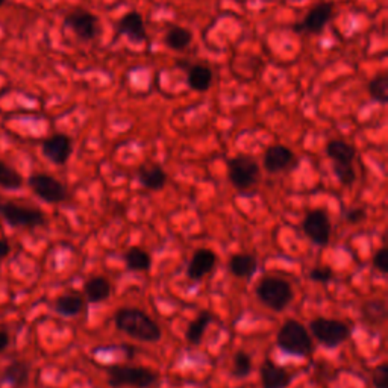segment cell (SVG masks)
<instances>
[{"label":"cell","instance_id":"cell-2","mask_svg":"<svg viewBox=\"0 0 388 388\" xmlns=\"http://www.w3.org/2000/svg\"><path fill=\"white\" fill-rule=\"evenodd\" d=\"M276 344L285 354L305 358L314 352V342L308 330L300 322L287 320L276 334Z\"/></svg>","mask_w":388,"mask_h":388},{"label":"cell","instance_id":"cell-31","mask_svg":"<svg viewBox=\"0 0 388 388\" xmlns=\"http://www.w3.org/2000/svg\"><path fill=\"white\" fill-rule=\"evenodd\" d=\"M332 167H334V173H335L337 179L340 180V184H343L346 187L354 184L355 179H357V173H355L354 164H349V165L332 164Z\"/></svg>","mask_w":388,"mask_h":388},{"label":"cell","instance_id":"cell-14","mask_svg":"<svg viewBox=\"0 0 388 388\" xmlns=\"http://www.w3.org/2000/svg\"><path fill=\"white\" fill-rule=\"evenodd\" d=\"M261 387L262 388H288L291 384V376L284 367L277 366L272 359H264L260 367Z\"/></svg>","mask_w":388,"mask_h":388},{"label":"cell","instance_id":"cell-22","mask_svg":"<svg viewBox=\"0 0 388 388\" xmlns=\"http://www.w3.org/2000/svg\"><path fill=\"white\" fill-rule=\"evenodd\" d=\"M213 78H214L213 70L208 66L196 64V66H191L188 68L187 83L193 91L205 93V91L210 90L211 83H213Z\"/></svg>","mask_w":388,"mask_h":388},{"label":"cell","instance_id":"cell-33","mask_svg":"<svg viewBox=\"0 0 388 388\" xmlns=\"http://www.w3.org/2000/svg\"><path fill=\"white\" fill-rule=\"evenodd\" d=\"M372 384L374 388H388V366L385 362L376 366L372 372Z\"/></svg>","mask_w":388,"mask_h":388},{"label":"cell","instance_id":"cell-3","mask_svg":"<svg viewBox=\"0 0 388 388\" xmlns=\"http://www.w3.org/2000/svg\"><path fill=\"white\" fill-rule=\"evenodd\" d=\"M255 295L264 307L282 312L293 300L295 291L288 281L277 276H265L255 288Z\"/></svg>","mask_w":388,"mask_h":388},{"label":"cell","instance_id":"cell-26","mask_svg":"<svg viewBox=\"0 0 388 388\" xmlns=\"http://www.w3.org/2000/svg\"><path fill=\"white\" fill-rule=\"evenodd\" d=\"M362 319L372 325H381L387 319L385 302L381 299L366 300L362 305Z\"/></svg>","mask_w":388,"mask_h":388},{"label":"cell","instance_id":"cell-4","mask_svg":"<svg viewBox=\"0 0 388 388\" xmlns=\"http://www.w3.org/2000/svg\"><path fill=\"white\" fill-rule=\"evenodd\" d=\"M108 385L113 388L131 387V388H150L160 381V374L141 366H106Z\"/></svg>","mask_w":388,"mask_h":388},{"label":"cell","instance_id":"cell-38","mask_svg":"<svg viewBox=\"0 0 388 388\" xmlns=\"http://www.w3.org/2000/svg\"><path fill=\"white\" fill-rule=\"evenodd\" d=\"M5 2H6V0H0V6H4Z\"/></svg>","mask_w":388,"mask_h":388},{"label":"cell","instance_id":"cell-25","mask_svg":"<svg viewBox=\"0 0 388 388\" xmlns=\"http://www.w3.org/2000/svg\"><path fill=\"white\" fill-rule=\"evenodd\" d=\"M125 264L132 272H149L152 265V257L148 250L141 247H129L125 253Z\"/></svg>","mask_w":388,"mask_h":388},{"label":"cell","instance_id":"cell-30","mask_svg":"<svg viewBox=\"0 0 388 388\" xmlns=\"http://www.w3.org/2000/svg\"><path fill=\"white\" fill-rule=\"evenodd\" d=\"M23 185V178L20 173H17L14 168L5 164L4 161H0V187L4 190L9 191H16L20 190Z\"/></svg>","mask_w":388,"mask_h":388},{"label":"cell","instance_id":"cell-24","mask_svg":"<svg viewBox=\"0 0 388 388\" xmlns=\"http://www.w3.org/2000/svg\"><path fill=\"white\" fill-rule=\"evenodd\" d=\"M211 322H214V315L210 312V311H202L196 319H194L188 327H187V332H185V337L188 340V343L198 346L200 344V342L203 340V335H205V331L206 327H208L211 325Z\"/></svg>","mask_w":388,"mask_h":388},{"label":"cell","instance_id":"cell-11","mask_svg":"<svg viewBox=\"0 0 388 388\" xmlns=\"http://www.w3.org/2000/svg\"><path fill=\"white\" fill-rule=\"evenodd\" d=\"M332 4H319L310 9L307 17L293 24V31L297 34H320L326 24L332 19Z\"/></svg>","mask_w":388,"mask_h":388},{"label":"cell","instance_id":"cell-27","mask_svg":"<svg viewBox=\"0 0 388 388\" xmlns=\"http://www.w3.org/2000/svg\"><path fill=\"white\" fill-rule=\"evenodd\" d=\"M191 41H193L191 31L180 26H175L170 29L165 34V39H164L165 46L172 48V51H178V52L185 51V48L191 44Z\"/></svg>","mask_w":388,"mask_h":388},{"label":"cell","instance_id":"cell-35","mask_svg":"<svg viewBox=\"0 0 388 388\" xmlns=\"http://www.w3.org/2000/svg\"><path fill=\"white\" fill-rule=\"evenodd\" d=\"M364 218H366V210L364 208H352L346 213V220L350 225H358L364 220Z\"/></svg>","mask_w":388,"mask_h":388},{"label":"cell","instance_id":"cell-1","mask_svg":"<svg viewBox=\"0 0 388 388\" xmlns=\"http://www.w3.org/2000/svg\"><path fill=\"white\" fill-rule=\"evenodd\" d=\"M114 323L121 334L141 343H158L163 338L161 326L138 308H120L114 315Z\"/></svg>","mask_w":388,"mask_h":388},{"label":"cell","instance_id":"cell-6","mask_svg":"<svg viewBox=\"0 0 388 388\" xmlns=\"http://www.w3.org/2000/svg\"><path fill=\"white\" fill-rule=\"evenodd\" d=\"M310 334L320 344L330 349H335L337 346L343 344L350 337V326L342 320L317 317L310 323Z\"/></svg>","mask_w":388,"mask_h":388},{"label":"cell","instance_id":"cell-10","mask_svg":"<svg viewBox=\"0 0 388 388\" xmlns=\"http://www.w3.org/2000/svg\"><path fill=\"white\" fill-rule=\"evenodd\" d=\"M99 19L87 9H73L64 19V26L71 29L82 41H91L97 35Z\"/></svg>","mask_w":388,"mask_h":388},{"label":"cell","instance_id":"cell-36","mask_svg":"<svg viewBox=\"0 0 388 388\" xmlns=\"http://www.w3.org/2000/svg\"><path fill=\"white\" fill-rule=\"evenodd\" d=\"M9 342H11L9 335H8L5 331H0V354H2L4 350H6V349H8Z\"/></svg>","mask_w":388,"mask_h":388},{"label":"cell","instance_id":"cell-7","mask_svg":"<svg viewBox=\"0 0 388 388\" xmlns=\"http://www.w3.org/2000/svg\"><path fill=\"white\" fill-rule=\"evenodd\" d=\"M0 217L12 228L32 229L46 223V217L40 210L12 202H0Z\"/></svg>","mask_w":388,"mask_h":388},{"label":"cell","instance_id":"cell-34","mask_svg":"<svg viewBox=\"0 0 388 388\" xmlns=\"http://www.w3.org/2000/svg\"><path fill=\"white\" fill-rule=\"evenodd\" d=\"M372 264H373L374 269L382 275H385L388 272V249L385 246L381 247L378 252L373 255Z\"/></svg>","mask_w":388,"mask_h":388},{"label":"cell","instance_id":"cell-23","mask_svg":"<svg viewBox=\"0 0 388 388\" xmlns=\"http://www.w3.org/2000/svg\"><path fill=\"white\" fill-rule=\"evenodd\" d=\"M83 307H85L83 297L75 293L59 296L53 303L55 312L64 315V317H76V315H79L83 311Z\"/></svg>","mask_w":388,"mask_h":388},{"label":"cell","instance_id":"cell-29","mask_svg":"<svg viewBox=\"0 0 388 388\" xmlns=\"http://www.w3.org/2000/svg\"><path fill=\"white\" fill-rule=\"evenodd\" d=\"M252 370H253V364L247 352L245 350L235 352V355L233 358V370H230L234 378L237 379L247 378V376L252 373Z\"/></svg>","mask_w":388,"mask_h":388},{"label":"cell","instance_id":"cell-12","mask_svg":"<svg viewBox=\"0 0 388 388\" xmlns=\"http://www.w3.org/2000/svg\"><path fill=\"white\" fill-rule=\"evenodd\" d=\"M296 163L297 160H296L295 152L282 144H275V146H270V148H267L262 158L265 172L270 175L281 173L284 172V170L295 167Z\"/></svg>","mask_w":388,"mask_h":388},{"label":"cell","instance_id":"cell-16","mask_svg":"<svg viewBox=\"0 0 388 388\" xmlns=\"http://www.w3.org/2000/svg\"><path fill=\"white\" fill-rule=\"evenodd\" d=\"M217 264V255L210 249H199L193 253L187 267V276L193 281H200Z\"/></svg>","mask_w":388,"mask_h":388},{"label":"cell","instance_id":"cell-8","mask_svg":"<svg viewBox=\"0 0 388 388\" xmlns=\"http://www.w3.org/2000/svg\"><path fill=\"white\" fill-rule=\"evenodd\" d=\"M302 230L315 246L325 247L330 245L331 241L332 234L331 218L323 210H312L305 215V218H303Z\"/></svg>","mask_w":388,"mask_h":388},{"label":"cell","instance_id":"cell-9","mask_svg":"<svg viewBox=\"0 0 388 388\" xmlns=\"http://www.w3.org/2000/svg\"><path fill=\"white\" fill-rule=\"evenodd\" d=\"M28 185L36 196L47 203H63L68 198L66 185L51 175L35 173L28 179Z\"/></svg>","mask_w":388,"mask_h":388},{"label":"cell","instance_id":"cell-37","mask_svg":"<svg viewBox=\"0 0 388 388\" xmlns=\"http://www.w3.org/2000/svg\"><path fill=\"white\" fill-rule=\"evenodd\" d=\"M9 252H11L9 242H8L6 240H4V238H0V260L5 258V257H8Z\"/></svg>","mask_w":388,"mask_h":388},{"label":"cell","instance_id":"cell-20","mask_svg":"<svg viewBox=\"0 0 388 388\" xmlns=\"http://www.w3.org/2000/svg\"><path fill=\"white\" fill-rule=\"evenodd\" d=\"M326 155L331 158L334 164L340 165H349L354 164L357 150L352 144L343 140H331L326 144Z\"/></svg>","mask_w":388,"mask_h":388},{"label":"cell","instance_id":"cell-28","mask_svg":"<svg viewBox=\"0 0 388 388\" xmlns=\"http://www.w3.org/2000/svg\"><path fill=\"white\" fill-rule=\"evenodd\" d=\"M369 94L374 102L381 105L388 103V76L387 73H381V75L374 76L369 82Z\"/></svg>","mask_w":388,"mask_h":388},{"label":"cell","instance_id":"cell-13","mask_svg":"<svg viewBox=\"0 0 388 388\" xmlns=\"http://www.w3.org/2000/svg\"><path fill=\"white\" fill-rule=\"evenodd\" d=\"M41 152L55 165H64L73 152L71 138L66 133H55L41 143Z\"/></svg>","mask_w":388,"mask_h":388},{"label":"cell","instance_id":"cell-5","mask_svg":"<svg viewBox=\"0 0 388 388\" xmlns=\"http://www.w3.org/2000/svg\"><path fill=\"white\" fill-rule=\"evenodd\" d=\"M260 176V165L249 155H238L228 161V179L242 194L258 184Z\"/></svg>","mask_w":388,"mask_h":388},{"label":"cell","instance_id":"cell-32","mask_svg":"<svg viewBox=\"0 0 388 388\" xmlns=\"http://www.w3.org/2000/svg\"><path fill=\"white\" fill-rule=\"evenodd\" d=\"M310 279L319 284H330L334 279V270L330 265H317L310 270Z\"/></svg>","mask_w":388,"mask_h":388},{"label":"cell","instance_id":"cell-18","mask_svg":"<svg viewBox=\"0 0 388 388\" xmlns=\"http://www.w3.org/2000/svg\"><path fill=\"white\" fill-rule=\"evenodd\" d=\"M113 293V285L103 276L90 277L83 284V295L90 303H101L105 302Z\"/></svg>","mask_w":388,"mask_h":388},{"label":"cell","instance_id":"cell-21","mask_svg":"<svg viewBox=\"0 0 388 388\" xmlns=\"http://www.w3.org/2000/svg\"><path fill=\"white\" fill-rule=\"evenodd\" d=\"M29 374H31V369L26 362L14 361L4 370L2 376H0V382L6 384L12 388H21L28 384Z\"/></svg>","mask_w":388,"mask_h":388},{"label":"cell","instance_id":"cell-19","mask_svg":"<svg viewBox=\"0 0 388 388\" xmlns=\"http://www.w3.org/2000/svg\"><path fill=\"white\" fill-rule=\"evenodd\" d=\"M258 269V260L252 253H235L229 260V270L235 277L250 279Z\"/></svg>","mask_w":388,"mask_h":388},{"label":"cell","instance_id":"cell-17","mask_svg":"<svg viewBox=\"0 0 388 388\" xmlns=\"http://www.w3.org/2000/svg\"><path fill=\"white\" fill-rule=\"evenodd\" d=\"M137 178L140 184L150 191H160L167 184V173L158 164L140 167Z\"/></svg>","mask_w":388,"mask_h":388},{"label":"cell","instance_id":"cell-15","mask_svg":"<svg viewBox=\"0 0 388 388\" xmlns=\"http://www.w3.org/2000/svg\"><path fill=\"white\" fill-rule=\"evenodd\" d=\"M116 31L118 35H126L133 43H143L148 40L144 20L137 11H129L128 14L121 17L116 24Z\"/></svg>","mask_w":388,"mask_h":388}]
</instances>
